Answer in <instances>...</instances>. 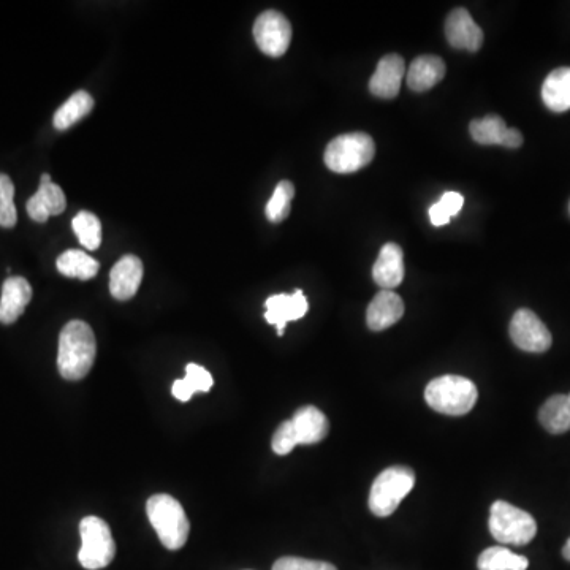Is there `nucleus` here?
Instances as JSON below:
<instances>
[{
    "label": "nucleus",
    "instance_id": "obj_30",
    "mask_svg": "<svg viewBox=\"0 0 570 570\" xmlns=\"http://www.w3.org/2000/svg\"><path fill=\"white\" fill-rule=\"evenodd\" d=\"M13 198H15V186H13L12 179L0 173V227L12 228L18 221Z\"/></svg>",
    "mask_w": 570,
    "mask_h": 570
},
{
    "label": "nucleus",
    "instance_id": "obj_11",
    "mask_svg": "<svg viewBox=\"0 0 570 570\" xmlns=\"http://www.w3.org/2000/svg\"><path fill=\"white\" fill-rule=\"evenodd\" d=\"M26 208L32 221L43 224L51 216L64 213L67 208V198H65L64 190L51 181V176L43 173L37 194L29 198Z\"/></svg>",
    "mask_w": 570,
    "mask_h": 570
},
{
    "label": "nucleus",
    "instance_id": "obj_24",
    "mask_svg": "<svg viewBox=\"0 0 570 570\" xmlns=\"http://www.w3.org/2000/svg\"><path fill=\"white\" fill-rule=\"evenodd\" d=\"M94 108V99L86 91H78L70 97L54 114L53 124L57 130H67L75 126Z\"/></svg>",
    "mask_w": 570,
    "mask_h": 570
},
{
    "label": "nucleus",
    "instance_id": "obj_3",
    "mask_svg": "<svg viewBox=\"0 0 570 570\" xmlns=\"http://www.w3.org/2000/svg\"><path fill=\"white\" fill-rule=\"evenodd\" d=\"M477 387L463 376H441L426 385L425 399L428 406L439 414L464 415L477 403Z\"/></svg>",
    "mask_w": 570,
    "mask_h": 570
},
{
    "label": "nucleus",
    "instance_id": "obj_34",
    "mask_svg": "<svg viewBox=\"0 0 570 570\" xmlns=\"http://www.w3.org/2000/svg\"><path fill=\"white\" fill-rule=\"evenodd\" d=\"M563 556L567 559V561H570V539L567 540L566 545H564Z\"/></svg>",
    "mask_w": 570,
    "mask_h": 570
},
{
    "label": "nucleus",
    "instance_id": "obj_8",
    "mask_svg": "<svg viewBox=\"0 0 570 570\" xmlns=\"http://www.w3.org/2000/svg\"><path fill=\"white\" fill-rule=\"evenodd\" d=\"M254 38L266 56L281 57L292 42V26L282 13L266 10L255 21Z\"/></svg>",
    "mask_w": 570,
    "mask_h": 570
},
{
    "label": "nucleus",
    "instance_id": "obj_20",
    "mask_svg": "<svg viewBox=\"0 0 570 570\" xmlns=\"http://www.w3.org/2000/svg\"><path fill=\"white\" fill-rule=\"evenodd\" d=\"M542 100L548 110L564 113L570 110V67L553 70L542 86Z\"/></svg>",
    "mask_w": 570,
    "mask_h": 570
},
{
    "label": "nucleus",
    "instance_id": "obj_6",
    "mask_svg": "<svg viewBox=\"0 0 570 570\" xmlns=\"http://www.w3.org/2000/svg\"><path fill=\"white\" fill-rule=\"evenodd\" d=\"M491 536L501 544L528 545L537 534V523L532 515L506 501H496L490 510Z\"/></svg>",
    "mask_w": 570,
    "mask_h": 570
},
{
    "label": "nucleus",
    "instance_id": "obj_32",
    "mask_svg": "<svg viewBox=\"0 0 570 570\" xmlns=\"http://www.w3.org/2000/svg\"><path fill=\"white\" fill-rule=\"evenodd\" d=\"M273 570H338L333 564L314 559L285 556L274 563Z\"/></svg>",
    "mask_w": 570,
    "mask_h": 570
},
{
    "label": "nucleus",
    "instance_id": "obj_5",
    "mask_svg": "<svg viewBox=\"0 0 570 570\" xmlns=\"http://www.w3.org/2000/svg\"><path fill=\"white\" fill-rule=\"evenodd\" d=\"M415 474L407 466H393L380 472L369 493V509L376 517H390L399 504L411 493Z\"/></svg>",
    "mask_w": 570,
    "mask_h": 570
},
{
    "label": "nucleus",
    "instance_id": "obj_15",
    "mask_svg": "<svg viewBox=\"0 0 570 570\" xmlns=\"http://www.w3.org/2000/svg\"><path fill=\"white\" fill-rule=\"evenodd\" d=\"M404 314V303L393 290H380L366 311V323L373 331L387 330Z\"/></svg>",
    "mask_w": 570,
    "mask_h": 570
},
{
    "label": "nucleus",
    "instance_id": "obj_27",
    "mask_svg": "<svg viewBox=\"0 0 570 570\" xmlns=\"http://www.w3.org/2000/svg\"><path fill=\"white\" fill-rule=\"evenodd\" d=\"M72 227L81 246L86 247L88 251H95L102 244V224L95 214L81 211L73 217Z\"/></svg>",
    "mask_w": 570,
    "mask_h": 570
},
{
    "label": "nucleus",
    "instance_id": "obj_35",
    "mask_svg": "<svg viewBox=\"0 0 570 570\" xmlns=\"http://www.w3.org/2000/svg\"><path fill=\"white\" fill-rule=\"evenodd\" d=\"M569 209H570V205H569Z\"/></svg>",
    "mask_w": 570,
    "mask_h": 570
},
{
    "label": "nucleus",
    "instance_id": "obj_29",
    "mask_svg": "<svg viewBox=\"0 0 570 570\" xmlns=\"http://www.w3.org/2000/svg\"><path fill=\"white\" fill-rule=\"evenodd\" d=\"M464 198L458 192H445L439 202L434 203L430 208L431 224L434 227L447 225L453 216H458L463 209Z\"/></svg>",
    "mask_w": 570,
    "mask_h": 570
},
{
    "label": "nucleus",
    "instance_id": "obj_1",
    "mask_svg": "<svg viewBox=\"0 0 570 570\" xmlns=\"http://www.w3.org/2000/svg\"><path fill=\"white\" fill-rule=\"evenodd\" d=\"M97 355V342L88 323L72 320L62 328L57 350V369L65 380L88 376Z\"/></svg>",
    "mask_w": 570,
    "mask_h": 570
},
{
    "label": "nucleus",
    "instance_id": "obj_14",
    "mask_svg": "<svg viewBox=\"0 0 570 570\" xmlns=\"http://www.w3.org/2000/svg\"><path fill=\"white\" fill-rule=\"evenodd\" d=\"M143 279V262L135 255L122 257L110 273V292L113 298L127 301L137 295Z\"/></svg>",
    "mask_w": 570,
    "mask_h": 570
},
{
    "label": "nucleus",
    "instance_id": "obj_19",
    "mask_svg": "<svg viewBox=\"0 0 570 570\" xmlns=\"http://www.w3.org/2000/svg\"><path fill=\"white\" fill-rule=\"evenodd\" d=\"M445 76V64L441 57L420 56L407 70V86L415 92L430 91Z\"/></svg>",
    "mask_w": 570,
    "mask_h": 570
},
{
    "label": "nucleus",
    "instance_id": "obj_2",
    "mask_svg": "<svg viewBox=\"0 0 570 570\" xmlns=\"http://www.w3.org/2000/svg\"><path fill=\"white\" fill-rule=\"evenodd\" d=\"M149 521L156 529L160 542L168 550L186 545L190 525L183 506L170 494H154L146 504Z\"/></svg>",
    "mask_w": 570,
    "mask_h": 570
},
{
    "label": "nucleus",
    "instance_id": "obj_28",
    "mask_svg": "<svg viewBox=\"0 0 570 570\" xmlns=\"http://www.w3.org/2000/svg\"><path fill=\"white\" fill-rule=\"evenodd\" d=\"M293 195H295V187L290 181H281L276 186L273 197L270 198L265 209L266 217L270 219V222L279 224V222L284 221L285 217L289 216Z\"/></svg>",
    "mask_w": 570,
    "mask_h": 570
},
{
    "label": "nucleus",
    "instance_id": "obj_9",
    "mask_svg": "<svg viewBox=\"0 0 570 570\" xmlns=\"http://www.w3.org/2000/svg\"><path fill=\"white\" fill-rule=\"evenodd\" d=\"M509 331L513 344L531 354H544L553 342L545 323L529 309H518L515 312Z\"/></svg>",
    "mask_w": 570,
    "mask_h": 570
},
{
    "label": "nucleus",
    "instance_id": "obj_16",
    "mask_svg": "<svg viewBox=\"0 0 570 570\" xmlns=\"http://www.w3.org/2000/svg\"><path fill=\"white\" fill-rule=\"evenodd\" d=\"M373 279L382 290H393L404 279L403 249L395 243L382 247L373 268Z\"/></svg>",
    "mask_w": 570,
    "mask_h": 570
},
{
    "label": "nucleus",
    "instance_id": "obj_7",
    "mask_svg": "<svg viewBox=\"0 0 570 570\" xmlns=\"http://www.w3.org/2000/svg\"><path fill=\"white\" fill-rule=\"evenodd\" d=\"M81 548L78 553L81 566L88 570L107 567L116 555V544L107 523L99 517H86L80 523Z\"/></svg>",
    "mask_w": 570,
    "mask_h": 570
},
{
    "label": "nucleus",
    "instance_id": "obj_31",
    "mask_svg": "<svg viewBox=\"0 0 570 570\" xmlns=\"http://www.w3.org/2000/svg\"><path fill=\"white\" fill-rule=\"evenodd\" d=\"M297 445V434H295V430H293L292 422L287 420V422L281 423L276 433L273 434V439H271L273 452L281 456L289 455Z\"/></svg>",
    "mask_w": 570,
    "mask_h": 570
},
{
    "label": "nucleus",
    "instance_id": "obj_10",
    "mask_svg": "<svg viewBox=\"0 0 570 570\" xmlns=\"http://www.w3.org/2000/svg\"><path fill=\"white\" fill-rule=\"evenodd\" d=\"M265 319L278 328V335H284L287 323L293 320H300L306 316L309 304L301 290H295L292 295L289 293H279L273 295L265 301Z\"/></svg>",
    "mask_w": 570,
    "mask_h": 570
},
{
    "label": "nucleus",
    "instance_id": "obj_4",
    "mask_svg": "<svg viewBox=\"0 0 570 570\" xmlns=\"http://www.w3.org/2000/svg\"><path fill=\"white\" fill-rule=\"evenodd\" d=\"M376 145L368 133H344L328 143L325 149V165L335 173H355L371 164Z\"/></svg>",
    "mask_w": 570,
    "mask_h": 570
},
{
    "label": "nucleus",
    "instance_id": "obj_12",
    "mask_svg": "<svg viewBox=\"0 0 570 570\" xmlns=\"http://www.w3.org/2000/svg\"><path fill=\"white\" fill-rule=\"evenodd\" d=\"M445 37L456 50L479 51L482 48L483 32L475 24L468 10L456 8L445 23Z\"/></svg>",
    "mask_w": 570,
    "mask_h": 570
},
{
    "label": "nucleus",
    "instance_id": "obj_26",
    "mask_svg": "<svg viewBox=\"0 0 570 570\" xmlns=\"http://www.w3.org/2000/svg\"><path fill=\"white\" fill-rule=\"evenodd\" d=\"M529 561L504 547H491L483 551L477 561L479 570H526Z\"/></svg>",
    "mask_w": 570,
    "mask_h": 570
},
{
    "label": "nucleus",
    "instance_id": "obj_18",
    "mask_svg": "<svg viewBox=\"0 0 570 570\" xmlns=\"http://www.w3.org/2000/svg\"><path fill=\"white\" fill-rule=\"evenodd\" d=\"M297 434L298 445H314L322 442L330 431V423L320 409L304 406L290 418Z\"/></svg>",
    "mask_w": 570,
    "mask_h": 570
},
{
    "label": "nucleus",
    "instance_id": "obj_33",
    "mask_svg": "<svg viewBox=\"0 0 570 570\" xmlns=\"http://www.w3.org/2000/svg\"><path fill=\"white\" fill-rule=\"evenodd\" d=\"M523 145V135H521L520 130L517 129H510L507 130V137H506V143H504V146H506V148H520V146Z\"/></svg>",
    "mask_w": 570,
    "mask_h": 570
},
{
    "label": "nucleus",
    "instance_id": "obj_25",
    "mask_svg": "<svg viewBox=\"0 0 570 570\" xmlns=\"http://www.w3.org/2000/svg\"><path fill=\"white\" fill-rule=\"evenodd\" d=\"M469 130H471L472 138L480 145L504 146L509 127L498 114H488L485 118L472 121Z\"/></svg>",
    "mask_w": 570,
    "mask_h": 570
},
{
    "label": "nucleus",
    "instance_id": "obj_21",
    "mask_svg": "<svg viewBox=\"0 0 570 570\" xmlns=\"http://www.w3.org/2000/svg\"><path fill=\"white\" fill-rule=\"evenodd\" d=\"M539 422L548 433H567L570 430V393L548 398L540 407Z\"/></svg>",
    "mask_w": 570,
    "mask_h": 570
},
{
    "label": "nucleus",
    "instance_id": "obj_23",
    "mask_svg": "<svg viewBox=\"0 0 570 570\" xmlns=\"http://www.w3.org/2000/svg\"><path fill=\"white\" fill-rule=\"evenodd\" d=\"M213 376L206 371L203 366L189 363L186 366V377L184 379L176 380L171 388V393L181 403H187L192 396L197 392H209L213 387Z\"/></svg>",
    "mask_w": 570,
    "mask_h": 570
},
{
    "label": "nucleus",
    "instance_id": "obj_13",
    "mask_svg": "<svg viewBox=\"0 0 570 570\" xmlns=\"http://www.w3.org/2000/svg\"><path fill=\"white\" fill-rule=\"evenodd\" d=\"M406 75V65L399 54H387L380 59L369 81V91L379 99H395Z\"/></svg>",
    "mask_w": 570,
    "mask_h": 570
},
{
    "label": "nucleus",
    "instance_id": "obj_17",
    "mask_svg": "<svg viewBox=\"0 0 570 570\" xmlns=\"http://www.w3.org/2000/svg\"><path fill=\"white\" fill-rule=\"evenodd\" d=\"M32 298V287L29 282L19 276L8 278L2 287L0 297V322L4 325L15 323L23 316L24 309Z\"/></svg>",
    "mask_w": 570,
    "mask_h": 570
},
{
    "label": "nucleus",
    "instance_id": "obj_22",
    "mask_svg": "<svg viewBox=\"0 0 570 570\" xmlns=\"http://www.w3.org/2000/svg\"><path fill=\"white\" fill-rule=\"evenodd\" d=\"M59 273L64 274L67 278L80 279V281H89L95 278L99 273V262L92 259L91 255L86 252L78 251V249H70L64 254L59 255L56 262Z\"/></svg>",
    "mask_w": 570,
    "mask_h": 570
}]
</instances>
